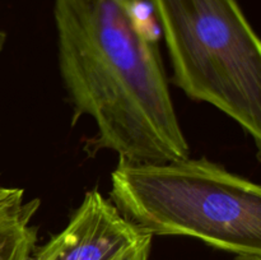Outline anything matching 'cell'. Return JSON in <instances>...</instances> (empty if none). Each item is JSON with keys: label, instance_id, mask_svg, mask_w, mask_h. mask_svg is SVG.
Returning a JSON list of instances; mask_svg holds the SVG:
<instances>
[{"label": "cell", "instance_id": "1", "mask_svg": "<svg viewBox=\"0 0 261 260\" xmlns=\"http://www.w3.org/2000/svg\"><path fill=\"white\" fill-rule=\"evenodd\" d=\"M145 0H55L61 81L73 121L93 120V149L129 162L190 157Z\"/></svg>", "mask_w": 261, "mask_h": 260}, {"label": "cell", "instance_id": "2", "mask_svg": "<svg viewBox=\"0 0 261 260\" xmlns=\"http://www.w3.org/2000/svg\"><path fill=\"white\" fill-rule=\"evenodd\" d=\"M110 200L152 236H184L236 255H261V188L205 157L119 160Z\"/></svg>", "mask_w": 261, "mask_h": 260}, {"label": "cell", "instance_id": "3", "mask_svg": "<svg viewBox=\"0 0 261 260\" xmlns=\"http://www.w3.org/2000/svg\"><path fill=\"white\" fill-rule=\"evenodd\" d=\"M171 82L233 120L261 149V41L239 0H145Z\"/></svg>", "mask_w": 261, "mask_h": 260}, {"label": "cell", "instance_id": "4", "mask_svg": "<svg viewBox=\"0 0 261 260\" xmlns=\"http://www.w3.org/2000/svg\"><path fill=\"white\" fill-rule=\"evenodd\" d=\"M153 236L130 222L99 191L86 193L68 224L31 260H134Z\"/></svg>", "mask_w": 261, "mask_h": 260}, {"label": "cell", "instance_id": "5", "mask_svg": "<svg viewBox=\"0 0 261 260\" xmlns=\"http://www.w3.org/2000/svg\"><path fill=\"white\" fill-rule=\"evenodd\" d=\"M40 199L25 198L20 188L0 186V260H31L38 229L33 219Z\"/></svg>", "mask_w": 261, "mask_h": 260}, {"label": "cell", "instance_id": "6", "mask_svg": "<svg viewBox=\"0 0 261 260\" xmlns=\"http://www.w3.org/2000/svg\"><path fill=\"white\" fill-rule=\"evenodd\" d=\"M234 260H261V255H236Z\"/></svg>", "mask_w": 261, "mask_h": 260}, {"label": "cell", "instance_id": "7", "mask_svg": "<svg viewBox=\"0 0 261 260\" xmlns=\"http://www.w3.org/2000/svg\"><path fill=\"white\" fill-rule=\"evenodd\" d=\"M7 33L4 32V31L0 30V54L3 53V50H4L5 47V43H7Z\"/></svg>", "mask_w": 261, "mask_h": 260}, {"label": "cell", "instance_id": "8", "mask_svg": "<svg viewBox=\"0 0 261 260\" xmlns=\"http://www.w3.org/2000/svg\"><path fill=\"white\" fill-rule=\"evenodd\" d=\"M149 254H150V250H145V251H143L142 254L138 255L134 260H148L149 259Z\"/></svg>", "mask_w": 261, "mask_h": 260}]
</instances>
